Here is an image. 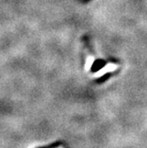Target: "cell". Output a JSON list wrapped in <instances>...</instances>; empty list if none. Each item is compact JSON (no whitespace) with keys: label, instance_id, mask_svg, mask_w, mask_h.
<instances>
[{"label":"cell","instance_id":"cell-1","mask_svg":"<svg viewBox=\"0 0 147 148\" xmlns=\"http://www.w3.org/2000/svg\"><path fill=\"white\" fill-rule=\"evenodd\" d=\"M61 145L60 142H55L53 144H51L49 145H46V146H42V147H38V148H56L58 146H59Z\"/></svg>","mask_w":147,"mask_h":148}]
</instances>
